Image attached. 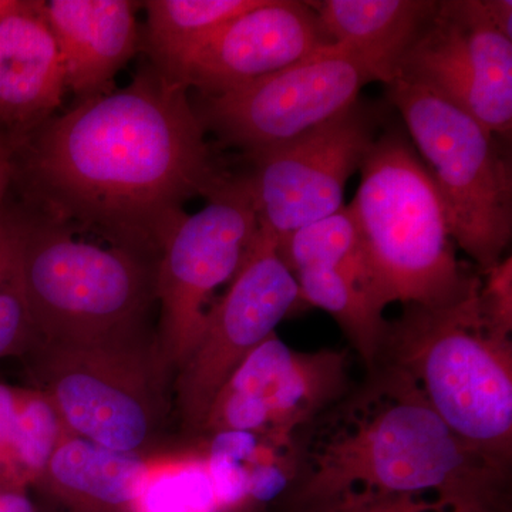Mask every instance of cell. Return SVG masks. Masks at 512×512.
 I'll return each instance as SVG.
<instances>
[{
  "label": "cell",
  "instance_id": "cell-1",
  "mask_svg": "<svg viewBox=\"0 0 512 512\" xmlns=\"http://www.w3.org/2000/svg\"><path fill=\"white\" fill-rule=\"evenodd\" d=\"M188 90L153 64L13 144L20 205L77 234L160 258L185 202L232 177Z\"/></svg>",
  "mask_w": 512,
  "mask_h": 512
},
{
  "label": "cell",
  "instance_id": "cell-2",
  "mask_svg": "<svg viewBox=\"0 0 512 512\" xmlns=\"http://www.w3.org/2000/svg\"><path fill=\"white\" fill-rule=\"evenodd\" d=\"M295 439L292 512L353 491L421 495L444 512H510V471L464 443L399 367L377 363Z\"/></svg>",
  "mask_w": 512,
  "mask_h": 512
},
{
  "label": "cell",
  "instance_id": "cell-3",
  "mask_svg": "<svg viewBox=\"0 0 512 512\" xmlns=\"http://www.w3.org/2000/svg\"><path fill=\"white\" fill-rule=\"evenodd\" d=\"M39 343L93 345L157 332L158 258L100 245L6 200Z\"/></svg>",
  "mask_w": 512,
  "mask_h": 512
},
{
  "label": "cell",
  "instance_id": "cell-4",
  "mask_svg": "<svg viewBox=\"0 0 512 512\" xmlns=\"http://www.w3.org/2000/svg\"><path fill=\"white\" fill-rule=\"evenodd\" d=\"M348 207L384 309L447 308L476 286L480 275L458 261L439 191L399 128L377 137Z\"/></svg>",
  "mask_w": 512,
  "mask_h": 512
},
{
  "label": "cell",
  "instance_id": "cell-5",
  "mask_svg": "<svg viewBox=\"0 0 512 512\" xmlns=\"http://www.w3.org/2000/svg\"><path fill=\"white\" fill-rule=\"evenodd\" d=\"M478 288L441 309L404 306L379 362L412 377L440 419L503 470L512 457V342L488 328Z\"/></svg>",
  "mask_w": 512,
  "mask_h": 512
},
{
  "label": "cell",
  "instance_id": "cell-6",
  "mask_svg": "<svg viewBox=\"0 0 512 512\" xmlns=\"http://www.w3.org/2000/svg\"><path fill=\"white\" fill-rule=\"evenodd\" d=\"M22 359L69 433L133 456L164 453L174 379L157 332L93 345L39 343Z\"/></svg>",
  "mask_w": 512,
  "mask_h": 512
},
{
  "label": "cell",
  "instance_id": "cell-7",
  "mask_svg": "<svg viewBox=\"0 0 512 512\" xmlns=\"http://www.w3.org/2000/svg\"><path fill=\"white\" fill-rule=\"evenodd\" d=\"M386 86L439 191L454 244L483 274L512 237L511 163L501 138L429 87L399 77Z\"/></svg>",
  "mask_w": 512,
  "mask_h": 512
},
{
  "label": "cell",
  "instance_id": "cell-8",
  "mask_svg": "<svg viewBox=\"0 0 512 512\" xmlns=\"http://www.w3.org/2000/svg\"><path fill=\"white\" fill-rule=\"evenodd\" d=\"M396 64L330 45L299 62L217 96L192 100L205 133L245 157L288 143L345 113L369 83L389 84Z\"/></svg>",
  "mask_w": 512,
  "mask_h": 512
},
{
  "label": "cell",
  "instance_id": "cell-9",
  "mask_svg": "<svg viewBox=\"0 0 512 512\" xmlns=\"http://www.w3.org/2000/svg\"><path fill=\"white\" fill-rule=\"evenodd\" d=\"M245 174L234 175L165 239L157 266V345L173 379L200 339L212 293L231 282L258 231Z\"/></svg>",
  "mask_w": 512,
  "mask_h": 512
},
{
  "label": "cell",
  "instance_id": "cell-10",
  "mask_svg": "<svg viewBox=\"0 0 512 512\" xmlns=\"http://www.w3.org/2000/svg\"><path fill=\"white\" fill-rule=\"evenodd\" d=\"M301 303L278 237L259 222L254 241L205 319L200 339L173 383L174 409L184 436L200 437L202 423L228 377Z\"/></svg>",
  "mask_w": 512,
  "mask_h": 512
},
{
  "label": "cell",
  "instance_id": "cell-11",
  "mask_svg": "<svg viewBox=\"0 0 512 512\" xmlns=\"http://www.w3.org/2000/svg\"><path fill=\"white\" fill-rule=\"evenodd\" d=\"M350 390L349 350L298 352L275 332L228 377L200 437L237 431L278 444L291 441Z\"/></svg>",
  "mask_w": 512,
  "mask_h": 512
},
{
  "label": "cell",
  "instance_id": "cell-12",
  "mask_svg": "<svg viewBox=\"0 0 512 512\" xmlns=\"http://www.w3.org/2000/svg\"><path fill=\"white\" fill-rule=\"evenodd\" d=\"M382 127L379 111L357 101L345 113L282 146L247 156L258 220L276 237L335 214Z\"/></svg>",
  "mask_w": 512,
  "mask_h": 512
},
{
  "label": "cell",
  "instance_id": "cell-13",
  "mask_svg": "<svg viewBox=\"0 0 512 512\" xmlns=\"http://www.w3.org/2000/svg\"><path fill=\"white\" fill-rule=\"evenodd\" d=\"M394 77L429 87L501 140H510L512 40L494 28L484 0L437 2Z\"/></svg>",
  "mask_w": 512,
  "mask_h": 512
},
{
  "label": "cell",
  "instance_id": "cell-14",
  "mask_svg": "<svg viewBox=\"0 0 512 512\" xmlns=\"http://www.w3.org/2000/svg\"><path fill=\"white\" fill-rule=\"evenodd\" d=\"M330 45L308 2L262 0L204 37L165 76L200 96H217Z\"/></svg>",
  "mask_w": 512,
  "mask_h": 512
},
{
  "label": "cell",
  "instance_id": "cell-15",
  "mask_svg": "<svg viewBox=\"0 0 512 512\" xmlns=\"http://www.w3.org/2000/svg\"><path fill=\"white\" fill-rule=\"evenodd\" d=\"M66 90L40 0H9L0 18V133L22 140L52 119Z\"/></svg>",
  "mask_w": 512,
  "mask_h": 512
},
{
  "label": "cell",
  "instance_id": "cell-16",
  "mask_svg": "<svg viewBox=\"0 0 512 512\" xmlns=\"http://www.w3.org/2000/svg\"><path fill=\"white\" fill-rule=\"evenodd\" d=\"M130 0H40L62 57L66 89L77 101L114 90V77L137 53V9Z\"/></svg>",
  "mask_w": 512,
  "mask_h": 512
},
{
  "label": "cell",
  "instance_id": "cell-17",
  "mask_svg": "<svg viewBox=\"0 0 512 512\" xmlns=\"http://www.w3.org/2000/svg\"><path fill=\"white\" fill-rule=\"evenodd\" d=\"M148 458L109 450L66 430L35 488L50 512H133Z\"/></svg>",
  "mask_w": 512,
  "mask_h": 512
},
{
  "label": "cell",
  "instance_id": "cell-18",
  "mask_svg": "<svg viewBox=\"0 0 512 512\" xmlns=\"http://www.w3.org/2000/svg\"><path fill=\"white\" fill-rule=\"evenodd\" d=\"M293 276L301 302L329 313L372 370L379 362L389 320L377 299L363 249L336 264L301 269Z\"/></svg>",
  "mask_w": 512,
  "mask_h": 512
},
{
  "label": "cell",
  "instance_id": "cell-19",
  "mask_svg": "<svg viewBox=\"0 0 512 512\" xmlns=\"http://www.w3.org/2000/svg\"><path fill=\"white\" fill-rule=\"evenodd\" d=\"M333 45L396 64L436 12L431 0H320L308 2Z\"/></svg>",
  "mask_w": 512,
  "mask_h": 512
},
{
  "label": "cell",
  "instance_id": "cell-20",
  "mask_svg": "<svg viewBox=\"0 0 512 512\" xmlns=\"http://www.w3.org/2000/svg\"><path fill=\"white\" fill-rule=\"evenodd\" d=\"M262 0H148L146 42L151 64L170 73L204 37L242 13L261 5Z\"/></svg>",
  "mask_w": 512,
  "mask_h": 512
},
{
  "label": "cell",
  "instance_id": "cell-21",
  "mask_svg": "<svg viewBox=\"0 0 512 512\" xmlns=\"http://www.w3.org/2000/svg\"><path fill=\"white\" fill-rule=\"evenodd\" d=\"M133 512H221L205 456L164 451L148 458Z\"/></svg>",
  "mask_w": 512,
  "mask_h": 512
},
{
  "label": "cell",
  "instance_id": "cell-22",
  "mask_svg": "<svg viewBox=\"0 0 512 512\" xmlns=\"http://www.w3.org/2000/svg\"><path fill=\"white\" fill-rule=\"evenodd\" d=\"M66 431L55 404L42 390L19 389L16 403L10 468L5 484L35 487Z\"/></svg>",
  "mask_w": 512,
  "mask_h": 512
},
{
  "label": "cell",
  "instance_id": "cell-23",
  "mask_svg": "<svg viewBox=\"0 0 512 512\" xmlns=\"http://www.w3.org/2000/svg\"><path fill=\"white\" fill-rule=\"evenodd\" d=\"M39 342L20 281L15 232L5 202L0 210V359H22Z\"/></svg>",
  "mask_w": 512,
  "mask_h": 512
},
{
  "label": "cell",
  "instance_id": "cell-24",
  "mask_svg": "<svg viewBox=\"0 0 512 512\" xmlns=\"http://www.w3.org/2000/svg\"><path fill=\"white\" fill-rule=\"evenodd\" d=\"M478 308L488 328L500 338L511 339L512 258L504 256L493 268L480 275Z\"/></svg>",
  "mask_w": 512,
  "mask_h": 512
},
{
  "label": "cell",
  "instance_id": "cell-25",
  "mask_svg": "<svg viewBox=\"0 0 512 512\" xmlns=\"http://www.w3.org/2000/svg\"><path fill=\"white\" fill-rule=\"evenodd\" d=\"M308 512H444L429 497L353 491Z\"/></svg>",
  "mask_w": 512,
  "mask_h": 512
},
{
  "label": "cell",
  "instance_id": "cell-26",
  "mask_svg": "<svg viewBox=\"0 0 512 512\" xmlns=\"http://www.w3.org/2000/svg\"><path fill=\"white\" fill-rule=\"evenodd\" d=\"M16 403L18 387L0 383V484H5L9 476Z\"/></svg>",
  "mask_w": 512,
  "mask_h": 512
},
{
  "label": "cell",
  "instance_id": "cell-27",
  "mask_svg": "<svg viewBox=\"0 0 512 512\" xmlns=\"http://www.w3.org/2000/svg\"><path fill=\"white\" fill-rule=\"evenodd\" d=\"M0 512H39L28 490L0 484Z\"/></svg>",
  "mask_w": 512,
  "mask_h": 512
},
{
  "label": "cell",
  "instance_id": "cell-28",
  "mask_svg": "<svg viewBox=\"0 0 512 512\" xmlns=\"http://www.w3.org/2000/svg\"><path fill=\"white\" fill-rule=\"evenodd\" d=\"M488 19L494 28L500 30L508 39L512 40V2L511 0H484Z\"/></svg>",
  "mask_w": 512,
  "mask_h": 512
},
{
  "label": "cell",
  "instance_id": "cell-29",
  "mask_svg": "<svg viewBox=\"0 0 512 512\" xmlns=\"http://www.w3.org/2000/svg\"><path fill=\"white\" fill-rule=\"evenodd\" d=\"M13 144L8 136L0 133V210L5 205L12 183Z\"/></svg>",
  "mask_w": 512,
  "mask_h": 512
},
{
  "label": "cell",
  "instance_id": "cell-30",
  "mask_svg": "<svg viewBox=\"0 0 512 512\" xmlns=\"http://www.w3.org/2000/svg\"><path fill=\"white\" fill-rule=\"evenodd\" d=\"M9 0H0V18H2L3 12H5L6 6H8Z\"/></svg>",
  "mask_w": 512,
  "mask_h": 512
}]
</instances>
